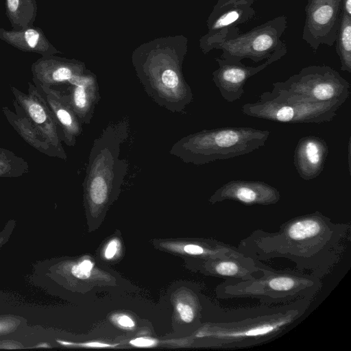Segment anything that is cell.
<instances>
[{
    "mask_svg": "<svg viewBox=\"0 0 351 351\" xmlns=\"http://www.w3.org/2000/svg\"><path fill=\"white\" fill-rule=\"evenodd\" d=\"M350 239V223L332 222L316 210L289 219L277 232L254 230L237 247L254 260L288 259L296 270L322 279L343 259Z\"/></svg>",
    "mask_w": 351,
    "mask_h": 351,
    "instance_id": "1",
    "label": "cell"
},
{
    "mask_svg": "<svg viewBox=\"0 0 351 351\" xmlns=\"http://www.w3.org/2000/svg\"><path fill=\"white\" fill-rule=\"evenodd\" d=\"M314 300L304 298L288 304L240 308L225 312L222 320L208 324L197 337L208 346L235 350L259 346L275 339L295 326Z\"/></svg>",
    "mask_w": 351,
    "mask_h": 351,
    "instance_id": "2",
    "label": "cell"
},
{
    "mask_svg": "<svg viewBox=\"0 0 351 351\" xmlns=\"http://www.w3.org/2000/svg\"><path fill=\"white\" fill-rule=\"evenodd\" d=\"M187 50L186 37L167 36L141 45L132 56L136 75L147 95L173 113H183L193 100L182 72Z\"/></svg>",
    "mask_w": 351,
    "mask_h": 351,
    "instance_id": "3",
    "label": "cell"
},
{
    "mask_svg": "<svg viewBox=\"0 0 351 351\" xmlns=\"http://www.w3.org/2000/svg\"><path fill=\"white\" fill-rule=\"evenodd\" d=\"M129 119L109 123L93 141L83 186L90 207L107 205L119 193L128 169L120 158L121 146L129 136Z\"/></svg>",
    "mask_w": 351,
    "mask_h": 351,
    "instance_id": "4",
    "label": "cell"
},
{
    "mask_svg": "<svg viewBox=\"0 0 351 351\" xmlns=\"http://www.w3.org/2000/svg\"><path fill=\"white\" fill-rule=\"evenodd\" d=\"M262 274L247 280H226L218 285L217 296L223 300L256 299L262 304L280 305L300 299L315 300L321 291V278L308 273L275 269L256 260Z\"/></svg>",
    "mask_w": 351,
    "mask_h": 351,
    "instance_id": "5",
    "label": "cell"
},
{
    "mask_svg": "<svg viewBox=\"0 0 351 351\" xmlns=\"http://www.w3.org/2000/svg\"><path fill=\"white\" fill-rule=\"evenodd\" d=\"M269 135V130L251 127L204 129L178 140L169 153L185 163L202 165L252 152L263 147Z\"/></svg>",
    "mask_w": 351,
    "mask_h": 351,
    "instance_id": "6",
    "label": "cell"
},
{
    "mask_svg": "<svg viewBox=\"0 0 351 351\" xmlns=\"http://www.w3.org/2000/svg\"><path fill=\"white\" fill-rule=\"evenodd\" d=\"M343 103L317 102L312 99L272 88L263 93L257 101L242 106V112L250 117L271 121L319 124L331 121Z\"/></svg>",
    "mask_w": 351,
    "mask_h": 351,
    "instance_id": "7",
    "label": "cell"
},
{
    "mask_svg": "<svg viewBox=\"0 0 351 351\" xmlns=\"http://www.w3.org/2000/svg\"><path fill=\"white\" fill-rule=\"evenodd\" d=\"M287 27V18L285 15L276 16L246 32H240L231 38L210 44L203 52L211 50L222 51L219 57L230 62H241L250 59L259 62L269 58L286 43L282 40Z\"/></svg>",
    "mask_w": 351,
    "mask_h": 351,
    "instance_id": "8",
    "label": "cell"
},
{
    "mask_svg": "<svg viewBox=\"0 0 351 351\" xmlns=\"http://www.w3.org/2000/svg\"><path fill=\"white\" fill-rule=\"evenodd\" d=\"M273 88L312 99L317 102L344 103L350 95V83L336 70L326 65H310L284 82L272 84Z\"/></svg>",
    "mask_w": 351,
    "mask_h": 351,
    "instance_id": "9",
    "label": "cell"
},
{
    "mask_svg": "<svg viewBox=\"0 0 351 351\" xmlns=\"http://www.w3.org/2000/svg\"><path fill=\"white\" fill-rule=\"evenodd\" d=\"M254 0H218L207 19L208 32L199 39L202 52L212 43L231 38L241 31L239 25L256 16Z\"/></svg>",
    "mask_w": 351,
    "mask_h": 351,
    "instance_id": "10",
    "label": "cell"
},
{
    "mask_svg": "<svg viewBox=\"0 0 351 351\" xmlns=\"http://www.w3.org/2000/svg\"><path fill=\"white\" fill-rule=\"evenodd\" d=\"M342 12V0H307L302 39L314 51L322 45L332 46Z\"/></svg>",
    "mask_w": 351,
    "mask_h": 351,
    "instance_id": "11",
    "label": "cell"
},
{
    "mask_svg": "<svg viewBox=\"0 0 351 351\" xmlns=\"http://www.w3.org/2000/svg\"><path fill=\"white\" fill-rule=\"evenodd\" d=\"M28 84L27 95L11 87L15 101L38 134L56 152L57 157L66 160L67 156L62 145L60 128L36 86L30 82Z\"/></svg>",
    "mask_w": 351,
    "mask_h": 351,
    "instance_id": "12",
    "label": "cell"
},
{
    "mask_svg": "<svg viewBox=\"0 0 351 351\" xmlns=\"http://www.w3.org/2000/svg\"><path fill=\"white\" fill-rule=\"evenodd\" d=\"M287 53V47L285 43L263 64L256 66H246L242 62H230L219 57L215 58L219 68L212 73L213 81L221 97L228 102H234L243 95V86L249 78L282 58Z\"/></svg>",
    "mask_w": 351,
    "mask_h": 351,
    "instance_id": "13",
    "label": "cell"
},
{
    "mask_svg": "<svg viewBox=\"0 0 351 351\" xmlns=\"http://www.w3.org/2000/svg\"><path fill=\"white\" fill-rule=\"evenodd\" d=\"M280 197L276 188L265 182L236 180L217 189L210 196L209 202L214 204L231 200L246 206H269L278 203Z\"/></svg>",
    "mask_w": 351,
    "mask_h": 351,
    "instance_id": "14",
    "label": "cell"
},
{
    "mask_svg": "<svg viewBox=\"0 0 351 351\" xmlns=\"http://www.w3.org/2000/svg\"><path fill=\"white\" fill-rule=\"evenodd\" d=\"M34 86L58 125L62 141L68 146H75L82 134V124L71 106L68 95L56 88Z\"/></svg>",
    "mask_w": 351,
    "mask_h": 351,
    "instance_id": "15",
    "label": "cell"
},
{
    "mask_svg": "<svg viewBox=\"0 0 351 351\" xmlns=\"http://www.w3.org/2000/svg\"><path fill=\"white\" fill-rule=\"evenodd\" d=\"M88 69L84 62L55 55L41 56L31 67L35 85L53 88L69 82Z\"/></svg>",
    "mask_w": 351,
    "mask_h": 351,
    "instance_id": "16",
    "label": "cell"
},
{
    "mask_svg": "<svg viewBox=\"0 0 351 351\" xmlns=\"http://www.w3.org/2000/svg\"><path fill=\"white\" fill-rule=\"evenodd\" d=\"M68 84L69 99L82 124H90L100 100L97 76L87 70L71 79Z\"/></svg>",
    "mask_w": 351,
    "mask_h": 351,
    "instance_id": "17",
    "label": "cell"
},
{
    "mask_svg": "<svg viewBox=\"0 0 351 351\" xmlns=\"http://www.w3.org/2000/svg\"><path fill=\"white\" fill-rule=\"evenodd\" d=\"M328 153L324 139L316 136L300 138L293 154V165L300 177L304 180L318 177L324 170Z\"/></svg>",
    "mask_w": 351,
    "mask_h": 351,
    "instance_id": "18",
    "label": "cell"
},
{
    "mask_svg": "<svg viewBox=\"0 0 351 351\" xmlns=\"http://www.w3.org/2000/svg\"><path fill=\"white\" fill-rule=\"evenodd\" d=\"M205 259L206 271L225 280H247L262 274L256 261L245 255L210 257Z\"/></svg>",
    "mask_w": 351,
    "mask_h": 351,
    "instance_id": "19",
    "label": "cell"
},
{
    "mask_svg": "<svg viewBox=\"0 0 351 351\" xmlns=\"http://www.w3.org/2000/svg\"><path fill=\"white\" fill-rule=\"evenodd\" d=\"M0 39L21 51L38 53L41 56L60 53L49 41L43 31L34 25L21 30H8L1 27Z\"/></svg>",
    "mask_w": 351,
    "mask_h": 351,
    "instance_id": "20",
    "label": "cell"
},
{
    "mask_svg": "<svg viewBox=\"0 0 351 351\" xmlns=\"http://www.w3.org/2000/svg\"><path fill=\"white\" fill-rule=\"evenodd\" d=\"M13 104L15 107L16 113L10 111L8 107L3 108V113L10 125L31 146L49 156L57 157L56 152L38 134L15 100H14Z\"/></svg>",
    "mask_w": 351,
    "mask_h": 351,
    "instance_id": "21",
    "label": "cell"
},
{
    "mask_svg": "<svg viewBox=\"0 0 351 351\" xmlns=\"http://www.w3.org/2000/svg\"><path fill=\"white\" fill-rule=\"evenodd\" d=\"M5 7L12 29L33 26L38 11L36 0H5Z\"/></svg>",
    "mask_w": 351,
    "mask_h": 351,
    "instance_id": "22",
    "label": "cell"
},
{
    "mask_svg": "<svg viewBox=\"0 0 351 351\" xmlns=\"http://www.w3.org/2000/svg\"><path fill=\"white\" fill-rule=\"evenodd\" d=\"M335 43L341 70L351 73V16L343 12Z\"/></svg>",
    "mask_w": 351,
    "mask_h": 351,
    "instance_id": "23",
    "label": "cell"
},
{
    "mask_svg": "<svg viewBox=\"0 0 351 351\" xmlns=\"http://www.w3.org/2000/svg\"><path fill=\"white\" fill-rule=\"evenodd\" d=\"M28 172V165L12 152L0 148V178L19 177Z\"/></svg>",
    "mask_w": 351,
    "mask_h": 351,
    "instance_id": "24",
    "label": "cell"
},
{
    "mask_svg": "<svg viewBox=\"0 0 351 351\" xmlns=\"http://www.w3.org/2000/svg\"><path fill=\"white\" fill-rule=\"evenodd\" d=\"M176 309L181 319L185 323H192L196 317V305L185 302H178Z\"/></svg>",
    "mask_w": 351,
    "mask_h": 351,
    "instance_id": "25",
    "label": "cell"
},
{
    "mask_svg": "<svg viewBox=\"0 0 351 351\" xmlns=\"http://www.w3.org/2000/svg\"><path fill=\"white\" fill-rule=\"evenodd\" d=\"M93 264L88 259L84 260L80 263L71 267L72 274L79 279H86L90 277Z\"/></svg>",
    "mask_w": 351,
    "mask_h": 351,
    "instance_id": "26",
    "label": "cell"
},
{
    "mask_svg": "<svg viewBox=\"0 0 351 351\" xmlns=\"http://www.w3.org/2000/svg\"><path fill=\"white\" fill-rule=\"evenodd\" d=\"M119 241L114 239L111 241L107 245L105 252L104 256L107 259L112 258L115 254L117 253L119 250Z\"/></svg>",
    "mask_w": 351,
    "mask_h": 351,
    "instance_id": "27",
    "label": "cell"
},
{
    "mask_svg": "<svg viewBox=\"0 0 351 351\" xmlns=\"http://www.w3.org/2000/svg\"><path fill=\"white\" fill-rule=\"evenodd\" d=\"M130 343L136 347H151L154 346L156 341L154 339L140 337L132 339Z\"/></svg>",
    "mask_w": 351,
    "mask_h": 351,
    "instance_id": "28",
    "label": "cell"
},
{
    "mask_svg": "<svg viewBox=\"0 0 351 351\" xmlns=\"http://www.w3.org/2000/svg\"><path fill=\"white\" fill-rule=\"evenodd\" d=\"M116 322L123 328H130L134 326V321L128 315H120L115 318Z\"/></svg>",
    "mask_w": 351,
    "mask_h": 351,
    "instance_id": "29",
    "label": "cell"
},
{
    "mask_svg": "<svg viewBox=\"0 0 351 351\" xmlns=\"http://www.w3.org/2000/svg\"><path fill=\"white\" fill-rule=\"evenodd\" d=\"M342 10L351 16V0H342Z\"/></svg>",
    "mask_w": 351,
    "mask_h": 351,
    "instance_id": "30",
    "label": "cell"
},
{
    "mask_svg": "<svg viewBox=\"0 0 351 351\" xmlns=\"http://www.w3.org/2000/svg\"><path fill=\"white\" fill-rule=\"evenodd\" d=\"M82 345H84V346H87V347H94V348H104V347L111 346L109 344H106V343H99V342H91V343L89 342V343H84Z\"/></svg>",
    "mask_w": 351,
    "mask_h": 351,
    "instance_id": "31",
    "label": "cell"
},
{
    "mask_svg": "<svg viewBox=\"0 0 351 351\" xmlns=\"http://www.w3.org/2000/svg\"><path fill=\"white\" fill-rule=\"evenodd\" d=\"M1 325H0V330H1Z\"/></svg>",
    "mask_w": 351,
    "mask_h": 351,
    "instance_id": "32",
    "label": "cell"
}]
</instances>
